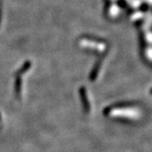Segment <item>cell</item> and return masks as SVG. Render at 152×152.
Wrapping results in <instances>:
<instances>
[{
	"instance_id": "cell-1",
	"label": "cell",
	"mask_w": 152,
	"mask_h": 152,
	"mask_svg": "<svg viewBox=\"0 0 152 152\" xmlns=\"http://www.w3.org/2000/svg\"><path fill=\"white\" fill-rule=\"evenodd\" d=\"M151 94H152V89H151Z\"/></svg>"
}]
</instances>
